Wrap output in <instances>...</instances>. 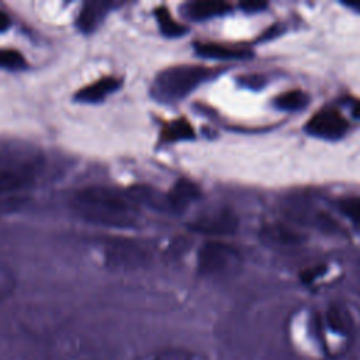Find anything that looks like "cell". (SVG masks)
I'll use <instances>...</instances> for the list:
<instances>
[{
    "mask_svg": "<svg viewBox=\"0 0 360 360\" xmlns=\"http://www.w3.org/2000/svg\"><path fill=\"white\" fill-rule=\"evenodd\" d=\"M41 165L42 156L32 146L15 143L0 150V215L25 204Z\"/></svg>",
    "mask_w": 360,
    "mask_h": 360,
    "instance_id": "1",
    "label": "cell"
},
{
    "mask_svg": "<svg viewBox=\"0 0 360 360\" xmlns=\"http://www.w3.org/2000/svg\"><path fill=\"white\" fill-rule=\"evenodd\" d=\"M72 207L83 219L107 226H131L138 217L135 201L129 195L103 186L77 191Z\"/></svg>",
    "mask_w": 360,
    "mask_h": 360,
    "instance_id": "2",
    "label": "cell"
},
{
    "mask_svg": "<svg viewBox=\"0 0 360 360\" xmlns=\"http://www.w3.org/2000/svg\"><path fill=\"white\" fill-rule=\"evenodd\" d=\"M210 76L202 66H174L162 70L152 86V94L163 103L179 101Z\"/></svg>",
    "mask_w": 360,
    "mask_h": 360,
    "instance_id": "3",
    "label": "cell"
},
{
    "mask_svg": "<svg viewBox=\"0 0 360 360\" xmlns=\"http://www.w3.org/2000/svg\"><path fill=\"white\" fill-rule=\"evenodd\" d=\"M197 264L198 270L204 274H225L240 264V256L232 246L224 242L210 240L201 246Z\"/></svg>",
    "mask_w": 360,
    "mask_h": 360,
    "instance_id": "4",
    "label": "cell"
},
{
    "mask_svg": "<svg viewBox=\"0 0 360 360\" xmlns=\"http://www.w3.org/2000/svg\"><path fill=\"white\" fill-rule=\"evenodd\" d=\"M236 226L238 219L235 214L226 208L204 212L191 224V228L195 232L214 236L229 235L236 229Z\"/></svg>",
    "mask_w": 360,
    "mask_h": 360,
    "instance_id": "5",
    "label": "cell"
},
{
    "mask_svg": "<svg viewBox=\"0 0 360 360\" xmlns=\"http://www.w3.org/2000/svg\"><path fill=\"white\" fill-rule=\"evenodd\" d=\"M305 128L309 134L316 136L338 138L347 131L349 124L339 111L333 108H326L312 115L307 122Z\"/></svg>",
    "mask_w": 360,
    "mask_h": 360,
    "instance_id": "6",
    "label": "cell"
},
{
    "mask_svg": "<svg viewBox=\"0 0 360 360\" xmlns=\"http://www.w3.org/2000/svg\"><path fill=\"white\" fill-rule=\"evenodd\" d=\"M198 195V187L193 181L181 179L173 184L166 195V201L174 211H184Z\"/></svg>",
    "mask_w": 360,
    "mask_h": 360,
    "instance_id": "7",
    "label": "cell"
},
{
    "mask_svg": "<svg viewBox=\"0 0 360 360\" xmlns=\"http://www.w3.org/2000/svg\"><path fill=\"white\" fill-rule=\"evenodd\" d=\"M110 3L108 1H103V0H93V1H87L79 17H77V25L82 31L84 32H90L94 28H97V25L104 20V17L107 15L108 10H110Z\"/></svg>",
    "mask_w": 360,
    "mask_h": 360,
    "instance_id": "8",
    "label": "cell"
},
{
    "mask_svg": "<svg viewBox=\"0 0 360 360\" xmlns=\"http://www.w3.org/2000/svg\"><path fill=\"white\" fill-rule=\"evenodd\" d=\"M121 82L117 77H101L97 82L90 83L89 86L80 89L76 94V98L86 103L100 101L108 94L114 93L120 87Z\"/></svg>",
    "mask_w": 360,
    "mask_h": 360,
    "instance_id": "9",
    "label": "cell"
},
{
    "mask_svg": "<svg viewBox=\"0 0 360 360\" xmlns=\"http://www.w3.org/2000/svg\"><path fill=\"white\" fill-rule=\"evenodd\" d=\"M195 51L205 58H214V59H240L246 58L249 55V51L238 46H229L224 44H214V42H205V44H197Z\"/></svg>",
    "mask_w": 360,
    "mask_h": 360,
    "instance_id": "10",
    "label": "cell"
},
{
    "mask_svg": "<svg viewBox=\"0 0 360 360\" xmlns=\"http://www.w3.org/2000/svg\"><path fill=\"white\" fill-rule=\"evenodd\" d=\"M226 8H228V4L224 1L202 0V1L190 3L186 8V13L188 17L194 20H205V18H211L225 13Z\"/></svg>",
    "mask_w": 360,
    "mask_h": 360,
    "instance_id": "11",
    "label": "cell"
},
{
    "mask_svg": "<svg viewBox=\"0 0 360 360\" xmlns=\"http://www.w3.org/2000/svg\"><path fill=\"white\" fill-rule=\"evenodd\" d=\"M194 136V129L190 125V122L184 118L172 121L169 125H166L162 131V139L165 142H179V141H187Z\"/></svg>",
    "mask_w": 360,
    "mask_h": 360,
    "instance_id": "12",
    "label": "cell"
},
{
    "mask_svg": "<svg viewBox=\"0 0 360 360\" xmlns=\"http://www.w3.org/2000/svg\"><path fill=\"white\" fill-rule=\"evenodd\" d=\"M156 15V21L159 24V28L162 31L163 35L166 37H180L184 34L186 27L181 25L180 22H177L169 13V10L166 7H159L155 11Z\"/></svg>",
    "mask_w": 360,
    "mask_h": 360,
    "instance_id": "13",
    "label": "cell"
},
{
    "mask_svg": "<svg viewBox=\"0 0 360 360\" xmlns=\"http://www.w3.org/2000/svg\"><path fill=\"white\" fill-rule=\"evenodd\" d=\"M277 107L287 111H295L307 104V96L301 90H290L280 94L276 100Z\"/></svg>",
    "mask_w": 360,
    "mask_h": 360,
    "instance_id": "14",
    "label": "cell"
},
{
    "mask_svg": "<svg viewBox=\"0 0 360 360\" xmlns=\"http://www.w3.org/2000/svg\"><path fill=\"white\" fill-rule=\"evenodd\" d=\"M340 212L360 228V195H349L339 201Z\"/></svg>",
    "mask_w": 360,
    "mask_h": 360,
    "instance_id": "15",
    "label": "cell"
},
{
    "mask_svg": "<svg viewBox=\"0 0 360 360\" xmlns=\"http://www.w3.org/2000/svg\"><path fill=\"white\" fill-rule=\"evenodd\" d=\"M22 66H25V59L18 51L0 48V68L21 69Z\"/></svg>",
    "mask_w": 360,
    "mask_h": 360,
    "instance_id": "16",
    "label": "cell"
},
{
    "mask_svg": "<svg viewBox=\"0 0 360 360\" xmlns=\"http://www.w3.org/2000/svg\"><path fill=\"white\" fill-rule=\"evenodd\" d=\"M14 283L13 271L4 263H0V298H4L13 290Z\"/></svg>",
    "mask_w": 360,
    "mask_h": 360,
    "instance_id": "17",
    "label": "cell"
},
{
    "mask_svg": "<svg viewBox=\"0 0 360 360\" xmlns=\"http://www.w3.org/2000/svg\"><path fill=\"white\" fill-rule=\"evenodd\" d=\"M8 27H10V18H8V15L6 13H3L0 10V32L6 31Z\"/></svg>",
    "mask_w": 360,
    "mask_h": 360,
    "instance_id": "18",
    "label": "cell"
},
{
    "mask_svg": "<svg viewBox=\"0 0 360 360\" xmlns=\"http://www.w3.org/2000/svg\"><path fill=\"white\" fill-rule=\"evenodd\" d=\"M352 111H353V115H354L357 120H360V101H357V103L353 105Z\"/></svg>",
    "mask_w": 360,
    "mask_h": 360,
    "instance_id": "19",
    "label": "cell"
},
{
    "mask_svg": "<svg viewBox=\"0 0 360 360\" xmlns=\"http://www.w3.org/2000/svg\"><path fill=\"white\" fill-rule=\"evenodd\" d=\"M349 6H352V7H356V8H360V1H350V3H347Z\"/></svg>",
    "mask_w": 360,
    "mask_h": 360,
    "instance_id": "20",
    "label": "cell"
}]
</instances>
